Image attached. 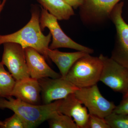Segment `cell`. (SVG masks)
Segmentation results:
<instances>
[{"instance_id":"obj_3","label":"cell","mask_w":128,"mask_h":128,"mask_svg":"<svg viewBox=\"0 0 128 128\" xmlns=\"http://www.w3.org/2000/svg\"><path fill=\"white\" fill-rule=\"evenodd\" d=\"M90 54H86L78 60L64 78L79 89L92 86L100 81L102 62L99 57Z\"/></svg>"},{"instance_id":"obj_19","label":"cell","mask_w":128,"mask_h":128,"mask_svg":"<svg viewBox=\"0 0 128 128\" xmlns=\"http://www.w3.org/2000/svg\"><path fill=\"white\" fill-rule=\"evenodd\" d=\"M0 128H28L26 124L19 115L14 113L11 117L0 121Z\"/></svg>"},{"instance_id":"obj_13","label":"cell","mask_w":128,"mask_h":128,"mask_svg":"<svg viewBox=\"0 0 128 128\" xmlns=\"http://www.w3.org/2000/svg\"><path fill=\"white\" fill-rule=\"evenodd\" d=\"M11 96L26 103L41 105V88L38 80L30 77L16 81Z\"/></svg>"},{"instance_id":"obj_14","label":"cell","mask_w":128,"mask_h":128,"mask_svg":"<svg viewBox=\"0 0 128 128\" xmlns=\"http://www.w3.org/2000/svg\"><path fill=\"white\" fill-rule=\"evenodd\" d=\"M87 54L80 51L66 52L57 49H50L49 48L46 50L47 58H49L56 65L62 77L64 78L74 64L80 58Z\"/></svg>"},{"instance_id":"obj_22","label":"cell","mask_w":128,"mask_h":128,"mask_svg":"<svg viewBox=\"0 0 128 128\" xmlns=\"http://www.w3.org/2000/svg\"><path fill=\"white\" fill-rule=\"evenodd\" d=\"M73 9L80 8L84 0H64Z\"/></svg>"},{"instance_id":"obj_4","label":"cell","mask_w":128,"mask_h":128,"mask_svg":"<svg viewBox=\"0 0 128 128\" xmlns=\"http://www.w3.org/2000/svg\"><path fill=\"white\" fill-rule=\"evenodd\" d=\"M124 2H119L112 10L110 20L116 28V39L111 58L128 69V24L122 16Z\"/></svg>"},{"instance_id":"obj_1","label":"cell","mask_w":128,"mask_h":128,"mask_svg":"<svg viewBox=\"0 0 128 128\" xmlns=\"http://www.w3.org/2000/svg\"><path fill=\"white\" fill-rule=\"evenodd\" d=\"M51 38L50 33L46 36L42 32L39 13L34 11L30 21L22 28L11 34L0 35V45L6 43H15L24 49L33 48L47 58L46 50L49 48Z\"/></svg>"},{"instance_id":"obj_9","label":"cell","mask_w":128,"mask_h":128,"mask_svg":"<svg viewBox=\"0 0 128 128\" xmlns=\"http://www.w3.org/2000/svg\"><path fill=\"white\" fill-rule=\"evenodd\" d=\"M3 45L1 62L7 67L16 81L30 77L24 49L15 43H6Z\"/></svg>"},{"instance_id":"obj_2","label":"cell","mask_w":128,"mask_h":128,"mask_svg":"<svg viewBox=\"0 0 128 128\" xmlns=\"http://www.w3.org/2000/svg\"><path fill=\"white\" fill-rule=\"evenodd\" d=\"M7 100L0 98V108H7L12 110L25 121L28 128L37 127L50 117L54 112H58L60 100L48 104L34 105L24 102L12 96Z\"/></svg>"},{"instance_id":"obj_23","label":"cell","mask_w":128,"mask_h":128,"mask_svg":"<svg viewBox=\"0 0 128 128\" xmlns=\"http://www.w3.org/2000/svg\"><path fill=\"white\" fill-rule=\"evenodd\" d=\"M6 1V0H2V2H1V0H0V8L2 6H4Z\"/></svg>"},{"instance_id":"obj_5","label":"cell","mask_w":128,"mask_h":128,"mask_svg":"<svg viewBox=\"0 0 128 128\" xmlns=\"http://www.w3.org/2000/svg\"><path fill=\"white\" fill-rule=\"evenodd\" d=\"M40 22L41 30L47 28L50 31L52 38V43L49 46L50 49L67 48L90 54L94 52L92 49L77 43L68 36L61 29L57 18L44 8H42Z\"/></svg>"},{"instance_id":"obj_18","label":"cell","mask_w":128,"mask_h":128,"mask_svg":"<svg viewBox=\"0 0 128 128\" xmlns=\"http://www.w3.org/2000/svg\"><path fill=\"white\" fill-rule=\"evenodd\" d=\"M105 119L110 128H128V114L112 112Z\"/></svg>"},{"instance_id":"obj_12","label":"cell","mask_w":128,"mask_h":128,"mask_svg":"<svg viewBox=\"0 0 128 128\" xmlns=\"http://www.w3.org/2000/svg\"><path fill=\"white\" fill-rule=\"evenodd\" d=\"M82 104L74 93H72L60 100L58 112L73 118L78 128H86L89 114Z\"/></svg>"},{"instance_id":"obj_7","label":"cell","mask_w":128,"mask_h":128,"mask_svg":"<svg viewBox=\"0 0 128 128\" xmlns=\"http://www.w3.org/2000/svg\"><path fill=\"white\" fill-rule=\"evenodd\" d=\"M76 98L88 110L89 114L105 118L112 113L116 106L101 94L97 85L80 88L74 92Z\"/></svg>"},{"instance_id":"obj_11","label":"cell","mask_w":128,"mask_h":128,"mask_svg":"<svg viewBox=\"0 0 128 128\" xmlns=\"http://www.w3.org/2000/svg\"><path fill=\"white\" fill-rule=\"evenodd\" d=\"M26 61L30 77L38 80L49 77L58 78L62 76L50 68L45 61V58L33 48L28 47L24 48Z\"/></svg>"},{"instance_id":"obj_17","label":"cell","mask_w":128,"mask_h":128,"mask_svg":"<svg viewBox=\"0 0 128 128\" xmlns=\"http://www.w3.org/2000/svg\"><path fill=\"white\" fill-rule=\"evenodd\" d=\"M50 128H78L71 117L54 112L47 120Z\"/></svg>"},{"instance_id":"obj_6","label":"cell","mask_w":128,"mask_h":128,"mask_svg":"<svg viewBox=\"0 0 128 128\" xmlns=\"http://www.w3.org/2000/svg\"><path fill=\"white\" fill-rule=\"evenodd\" d=\"M102 63L100 81L113 90L124 95L128 92V69L102 54L99 56Z\"/></svg>"},{"instance_id":"obj_10","label":"cell","mask_w":128,"mask_h":128,"mask_svg":"<svg viewBox=\"0 0 128 128\" xmlns=\"http://www.w3.org/2000/svg\"><path fill=\"white\" fill-rule=\"evenodd\" d=\"M38 80L41 88L43 104L64 99L79 89L62 77L55 79L46 77Z\"/></svg>"},{"instance_id":"obj_24","label":"cell","mask_w":128,"mask_h":128,"mask_svg":"<svg viewBox=\"0 0 128 128\" xmlns=\"http://www.w3.org/2000/svg\"><path fill=\"white\" fill-rule=\"evenodd\" d=\"M128 97V92H127V93H126V94H124V95L123 98H126Z\"/></svg>"},{"instance_id":"obj_20","label":"cell","mask_w":128,"mask_h":128,"mask_svg":"<svg viewBox=\"0 0 128 128\" xmlns=\"http://www.w3.org/2000/svg\"><path fill=\"white\" fill-rule=\"evenodd\" d=\"M89 114L86 128H110L105 118Z\"/></svg>"},{"instance_id":"obj_16","label":"cell","mask_w":128,"mask_h":128,"mask_svg":"<svg viewBox=\"0 0 128 128\" xmlns=\"http://www.w3.org/2000/svg\"><path fill=\"white\" fill-rule=\"evenodd\" d=\"M16 82L14 77L5 70L4 65L0 61V96L6 98L11 96Z\"/></svg>"},{"instance_id":"obj_15","label":"cell","mask_w":128,"mask_h":128,"mask_svg":"<svg viewBox=\"0 0 128 128\" xmlns=\"http://www.w3.org/2000/svg\"><path fill=\"white\" fill-rule=\"evenodd\" d=\"M51 15L59 20H67L74 15L73 8L64 0H38Z\"/></svg>"},{"instance_id":"obj_8","label":"cell","mask_w":128,"mask_h":128,"mask_svg":"<svg viewBox=\"0 0 128 128\" xmlns=\"http://www.w3.org/2000/svg\"><path fill=\"white\" fill-rule=\"evenodd\" d=\"M121 0H84L80 6V18L86 25H102L110 20L112 10Z\"/></svg>"},{"instance_id":"obj_21","label":"cell","mask_w":128,"mask_h":128,"mask_svg":"<svg viewBox=\"0 0 128 128\" xmlns=\"http://www.w3.org/2000/svg\"><path fill=\"white\" fill-rule=\"evenodd\" d=\"M112 112L118 114H128V97L123 98L119 105L116 106Z\"/></svg>"}]
</instances>
